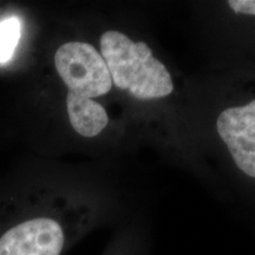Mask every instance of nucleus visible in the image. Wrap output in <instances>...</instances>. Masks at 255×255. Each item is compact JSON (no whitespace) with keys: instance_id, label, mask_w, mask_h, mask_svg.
Instances as JSON below:
<instances>
[{"instance_id":"nucleus-1","label":"nucleus","mask_w":255,"mask_h":255,"mask_svg":"<svg viewBox=\"0 0 255 255\" xmlns=\"http://www.w3.org/2000/svg\"><path fill=\"white\" fill-rule=\"evenodd\" d=\"M98 50L109 69L116 92L137 105L156 107L176 95V81L169 66L145 39L126 28L101 33Z\"/></svg>"},{"instance_id":"nucleus-2","label":"nucleus","mask_w":255,"mask_h":255,"mask_svg":"<svg viewBox=\"0 0 255 255\" xmlns=\"http://www.w3.org/2000/svg\"><path fill=\"white\" fill-rule=\"evenodd\" d=\"M23 213L2 221L0 255H62L102 214L96 207L70 202Z\"/></svg>"},{"instance_id":"nucleus-3","label":"nucleus","mask_w":255,"mask_h":255,"mask_svg":"<svg viewBox=\"0 0 255 255\" xmlns=\"http://www.w3.org/2000/svg\"><path fill=\"white\" fill-rule=\"evenodd\" d=\"M53 64L70 94L94 101L116 94L109 69L94 44L84 40L65 41L56 50Z\"/></svg>"},{"instance_id":"nucleus-4","label":"nucleus","mask_w":255,"mask_h":255,"mask_svg":"<svg viewBox=\"0 0 255 255\" xmlns=\"http://www.w3.org/2000/svg\"><path fill=\"white\" fill-rule=\"evenodd\" d=\"M215 129L235 165L255 178V98L223 108L216 116Z\"/></svg>"},{"instance_id":"nucleus-5","label":"nucleus","mask_w":255,"mask_h":255,"mask_svg":"<svg viewBox=\"0 0 255 255\" xmlns=\"http://www.w3.org/2000/svg\"><path fill=\"white\" fill-rule=\"evenodd\" d=\"M65 107L69 122L79 136L95 138L107 131L110 127L111 117L101 102L83 100L66 92Z\"/></svg>"},{"instance_id":"nucleus-6","label":"nucleus","mask_w":255,"mask_h":255,"mask_svg":"<svg viewBox=\"0 0 255 255\" xmlns=\"http://www.w3.org/2000/svg\"><path fill=\"white\" fill-rule=\"evenodd\" d=\"M21 21L18 17H8L0 23V64L12 59L20 39Z\"/></svg>"},{"instance_id":"nucleus-7","label":"nucleus","mask_w":255,"mask_h":255,"mask_svg":"<svg viewBox=\"0 0 255 255\" xmlns=\"http://www.w3.org/2000/svg\"><path fill=\"white\" fill-rule=\"evenodd\" d=\"M105 255H142L139 241L135 233L126 232L116 239Z\"/></svg>"},{"instance_id":"nucleus-8","label":"nucleus","mask_w":255,"mask_h":255,"mask_svg":"<svg viewBox=\"0 0 255 255\" xmlns=\"http://www.w3.org/2000/svg\"><path fill=\"white\" fill-rule=\"evenodd\" d=\"M227 5L235 14L255 15V0H231Z\"/></svg>"}]
</instances>
